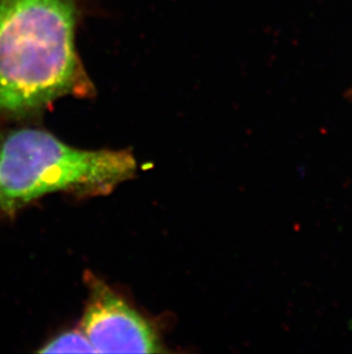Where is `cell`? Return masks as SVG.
Listing matches in <instances>:
<instances>
[{
	"mask_svg": "<svg viewBox=\"0 0 352 354\" xmlns=\"http://www.w3.org/2000/svg\"><path fill=\"white\" fill-rule=\"evenodd\" d=\"M83 0H0V118L20 120L61 97H90L77 28Z\"/></svg>",
	"mask_w": 352,
	"mask_h": 354,
	"instance_id": "6da1fadb",
	"label": "cell"
},
{
	"mask_svg": "<svg viewBox=\"0 0 352 354\" xmlns=\"http://www.w3.org/2000/svg\"><path fill=\"white\" fill-rule=\"evenodd\" d=\"M125 151L71 147L47 131L22 127L0 136V210L12 216L43 195L109 194L137 174Z\"/></svg>",
	"mask_w": 352,
	"mask_h": 354,
	"instance_id": "7a4b0ae2",
	"label": "cell"
},
{
	"mask_svg": "<svg viewBox=\"0 0 352 354\" xmlns=\"http://www.w3.org/2000/svg\"><path fill=\"white\" fill-rule=\"evenodd\" d=\"M90 297L80 329L97 353H164L155 326L100 279H87Z\"/></svg>",
	"mask_w": 352,
	"mask_h": 354,
	"instance_id": "3957f363",
	"label": "cell"
},
{
	"mask_svg": "<svg viewBox=\"0 0 352 354\" xmlns=\"http://www.w3.org/2000/svg\"><path fill=\"white\" fill-rule=\"evenodd\" d=\"M40 353H97L90 339L84 331L78 328L76 330L66 331L40 348Z\"/></svg>",
	"mask_w": 352,
	"mask_h": 354,
	"instance_id": "277c9868",
	"label": "cell"
},
{
	"mask_svg": "<svg viewBox=\"0 0 352 354\" xmlns=\"http://www.w3.org/2000/svg\"><path fill=\"white\" fill-rule=\"evenodd\" d=\"M0 212H1V210H0Z\"/></svg>",
	"mask_w": 352,
	"mask_h": 354,
	"instance_id": "5b68a950",
	"label": "cell"
}]
</instances>
